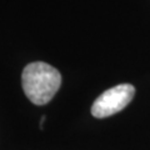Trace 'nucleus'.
Listing matches in <instances>:
<instances>
[{
    "label": "nucleus",
    "mask_w": 150,
    "mask_h": 150,
    "mask_svg": "<svg viewBox=\"0 0 150 150\" xmlns=\"http://www.w3.org/2000/svg\"><path fill=\"white\" fill-rule=\"evenodd\" d=\"M135 95V88L131 84H119L104 91L91 106V114L98 119L108 118L119 112L129 105Z\"/></svg>",
    "instance_id": "f03ea898"
},
{
    "label": "nucleus",
    "mask_w": 150,
    "mask_h": 150,
    "mask_svg": "<svg viewBox=\"0 0 150 150\" xmlns=\"http://www.w3.org/2000/svg\"><path fill=\"white\" fill-rule=\"evenodd\" d=\"M23 90L33 104L45 105L59 90L62 75L54 67L35 62L30 63L23 70Z\"/></svg>",
    "instance_id": "f257e3e1"
}]
</instances>
